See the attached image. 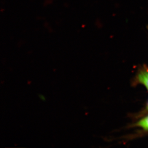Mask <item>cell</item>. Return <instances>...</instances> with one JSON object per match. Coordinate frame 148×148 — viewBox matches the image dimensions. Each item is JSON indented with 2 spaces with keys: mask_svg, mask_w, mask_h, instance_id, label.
Segmentation results:
<instances>
[{
  "mask_svg": "<svg viewBox=\"0 0 148 148\" xmlns=\"http://www.w3.org/2000/svg\"><path fill=\"white\" fill-rule=\"evenodd\" d=\"M147 108H148V105H147Z\"/></svg>",
  "mask_w": 148,
  "mask_h": 148,
  "instance_id": "cell-4",
  "label": "cell"
},
{
  "mask_svg": "<svg viewBox=\"0 0 148 148\" xmlns=\"http://www.w3.org/2000/svg\"><path fill=\"white\" fill-rule=\"evenodd\" d=\"M137 126L142 127L145 130H148V116L140 120L137 123Z\"/></svg>",
  "mask_w": 148,
  "mask_h": 148,
  "instance_id": "cell-2",
  "label": "cell"
},
{
  "mask_svg": "<svg viewBox=\"0 0 148 148\" xmlns=\"http://www.w3.org/2000/svg\"><path fill=\"white\" fill-rule=\"evenodd\" d=\"M38 97H39V98H40L41 100H42V101L46 100V98H45V97H44L43 95H38Z\"/></svg>",
  "mask_w": 148,
  "mask_h": 148,
  "instance_id": "cell-3",
  "label": "cell"
},
{
  "mask_svg": "<svg viewBox=\"0 0 148 148\" xmlns=\"http://www.w3.org/2000/svg\"><path fill=\"white\" fill-rule=\"evenodd\" d=\"M138 79L139 82L143 84L148 90V70L146 69L141 70L138 73Z\"/></svg>",
  "mask_w": 148,
  "mask_h": 148,
  "instance_id": "cell-1",
  "label": "cell"
}]
</instances>
